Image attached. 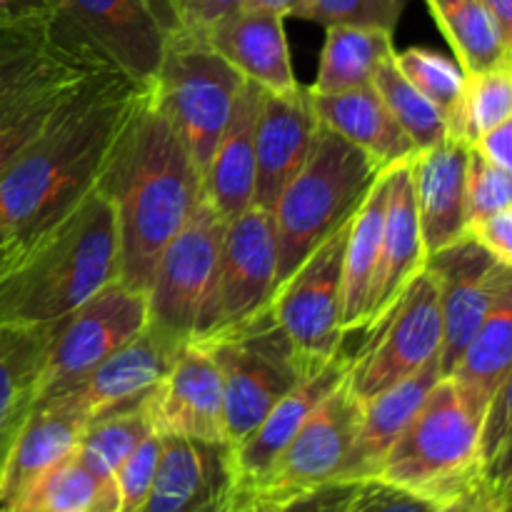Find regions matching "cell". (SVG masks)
Segmentation results:
<instances>
[{
    "instance_id": "cell-10",
    "label": "cell",
    "mask_w": 512,
    "mask_h": 512,
    "mask_svg": "<svg viewBox=\"0 0 512 512\" xmlns=\"http://www.w3.org/2000/svg\"><path fill=\"white\" fill-rule=\"evenodd\" d=\"M363 335V345L350 353L345 378L363 403L413 375L428 360L440 358L443 310L438 280L428 265L395 300L393 308Z\"/></svg>"
},
{
    "instance_id": "cell-15",
    "label": "cell",
    "mask_w": 512,
    "mask_h": 512,
    "mask_svg": "<svg viewBox=\"0 0 512 512\" xmlns=\"http://www.w3.org/2000/svg\"><path fill=\"white\" fill-rule=\"evenodd\" d=\"M60 23L105 63L153 85L168 40L160 0H45Z\"/></svg>"
},
{
    "instance_id": "cell-18",
    "label": "cell",
    "mask_w": 512,
    "mask_h": 512,
    "mask_svg": "<svg viewBox=\"0 0 512 512\" xmlns=\"http://www.w3.org/2000/svg\"><path fill=\"white\" fill-rule=\"evenodd\" d=\"M183 343L188 340L175 338L158 325L148 323L138 338L100 363L83 383L48 400L70 405L75 413L83 415L85 423L108 413L135 408L163 383Z\"/></svg>"
},
{
    "instance_id": "cell-1",
    "label": "cell",
    "mask_w": 512,
    "mask_h": 512,
    "mask_svg": "<svg viewBox=\"0 0 512 512\" xmlns=\"http://www.w3.org/2000/svg\"><path fill=\"white\" fill-rule=\"evenodd\" d=\"M153 85L108 68L90 78L53 123L0 175V220L20 243L68 213L90 190Z\"/></svg>"
},
{
    "instance_id": "cell-25",
    "label": "cell",
    "mask_w": 512,
    "mask_h": 512,
    "mask_svg": "<svg viewBox=\"0 0 512 512\" xmlns=\"http://www.w3.org/2000/svg\"><path fill=\"white\" fill-rule=\"evenodd\" d=\"M85 418L60 400H40L20 430L0 478V510L23 500L50 470L75 455Z\"/></svg>"
},
{
    "instance_id": "cell-46",
    "label": "cell",
    "mask_w": 512,
    "mask_h": 512,
    "mask_svg": "<svg viewBox=\"0 0 512 512\" xmlns=\"http://www.w3.org/2000/svg\"><path fill=\"white\" fill-rule=\"evenodd\" d=\"M468 233L500 263L512 268V208L475 220Z\"/></svg>"
},
{
    "instance_id": "cell-24",
    "label": "cell",
    "mask_w": 512,
    "mask_h": 512,
    "mask_svg": "<svg viewBox=\"0 0 512 512\" xmlns=\"http://www.w3.org/2000/svg\"><path fill=\"white\" fill-rule=\"evenodd\" d=\"M440 378H445L443 365L440 358H433L413 375L365 400L358 435L350 445L338 480H375L388 450L403 435Z\"/></svg>"
},
{
    "instance_id": "cell-32",
    "label": "cell",
    "mask_w": 512,
    "mask_h": 512,
    "mask_svg": "<svg viewBox=\"0 0 512 512\" xmlns=\"http://www.w3.org/2000/svg\"><path fill=\"white\" fill-rule=\"evenodd\" d=\"M395 55L393 33L383 28H325L318 78L310 85L313 95H335L373 83L380 65Z\"/></svg>"
},
{
    "instance_id": "cell-22",
    "label": "cell",
    "mask_w": 512,
    "mask_h": 512,
    "mask_svg": "<svg viewBox=\"0 0 512 512\" xmlns=\"http://www.w3.org/2000/svg\"><path fill=\"white\" fill-rule=\"evenodd\" d=\"M470 145L455 138L428 150H420L410 160L415 205L428 258L468 235L465 218V180H468Z\"/></svg>"
},
{
    "instance_id": "cell-41",
    "label": "cell",
    "mask_w": 512,
    "mask_h": 512,
    "mask_svg": "<svg viewBox=\"0 0 512 512\" xmlns=\"http://www.w3.org/2000/svg\"><path fill=\"white\" fill-rule=\"evenodd\" d=\"M160 453H163V435L153 430L140 440L138 448L120 465L113 478L115 488H118L120 512H138L143 508L150 485H153L155 470H158Z\"/></svg>"
},
{
    "instance_id": "cell-37",
    "label": "cell",
    "mask_w": 512,
    "mask_h": 512,
    "mask_svg": "<svg viewBox=\"0 0 512 512\" xmlns=\"http://www.w3.org/2000/svg\"><path fill=\"white\" fill-rule=\"evenodd\" d=\"M373 88L378 90V95L388 105L400 128L405 130V135L413 140L418 153L448 138V118H445L443 110L400 73L393 58H388L375 70Z\"/></svg>"
},
{
    "instance_id": "cell-19",
    "label": "cell",
    "mask_w": 512,
    "mask_h": 512,
    "mask_svg": "<svg viewBox=\"0 0 512 512\" xmlns=\"http://www.w3.org/2000/svg\"><path fill=\"white\" fill-rule=\"evenodd\" d=\"M318 115L305 85L263 90L255 120V208L273 213L285 185L300 173L313 148Z\"/></svg>"
},
{
    "instance_id": "cell-40",
    "label": "cell",
    "mask_w": 512,
    "mask_h": 512,
    "mask_svg": "<svg viewBox=\"0 0 512 512\" xmlns=\"http://www.w3.org/2000/svg\"><path fill=\"white\" fill-rule=\"evenodd\" d=\"M512 208V173L490 163L485 155L470 148L468 180H465V218L468 228L500 210Z\"/></svg>"
},
{
    "instance_id": "cell-12",
    "label": "cell",
    "mask_w": 512,
    "mask_h": 512,
    "mask_svg": "<svg viewBox=\"0 0 512 512\" xmlns=\"http://www.w3.org/2000/svg\"><path fill=\"white\" fill-rule=\"evenodd\" d=\"M278 290V238L273 213L250 208L235 220H228L220 248L218 273L198 333L190 340L245 325L270 308Z\"/></svg>"
},
{
    "instance_id": "cell-6",
    "label": "cell",
    "mask_w": 512,
    "mask_h": 512,
    "mask_svg": "<svg viewBox=\"0 0 512 512\" xmlns=\"http://www.w3.org/2000/svg\"><path fill=\"white\" fill-rule=\"evenodd\" d=\"M483 415L440 378L385 455L375 480L443 505L483 480Z\"/></svg>"
},
{
    "instance_id": "cell-33",
    "label": "cell",
    "mask_w": 512,
    "mask_h": 512,
    "mask_svg": "<svg viewBox=\"0 0 512 512\" xmlns=\"http://www.w3.org/2000/svg\"><path fill=\"white\" fill-rule=\"evenodd\" d=\"M465 75L512 63L498 23L483 0H425Z\"/></svg>"
},
{
    "instance_id": "cell-29",
    "label": "cell",
    "mask_w": 512,
    "mask_h": 512,
    "mask_svg": "<svg viewBox=\"0 0 512 512\" xmlns=\"http://www.w3.org/2000/svg\"><path fill=\"white\" fill-rule=\"evenodd\" d=\"M50 325H0V478L38 405Z\"/></svg>"
},
{
    "instance_id": "cell-38",
    "label": "cell",
    "mask_w": 512,
    "mask_h": 512,
    "mask_svg": "<svg viewBox=\"0 0 512 512\" xmlns=\"http://www.w3.org/2000/svg\"><path fill=\"white\" fill-rule=\"evenodd\" d=\"M393 63L420 93L428 95L443 110L448 123L455 118L468 80L458 60L430 48H405L395 50Z\"/></svg>"
},
{
    "instance_id": "cell-39",
    "label": "cell",
    "mask_w": 512,
    "mask_h": 512,
    "mask_svg": "<svg viewBox=\"0 0 512 512\" xmlns=\"http://www.w3.org/2000/svg\"><path fill=\"white\" fill-rule=\"evenodd\" d=\"M408 0H303L295 18L313 20L323 28L353 25V28H383L393 33Z\"/></svg>"
},
{
    "instance_id": "cell-17",
    "label": "cell",
    "mask_w": 512,
    "mask_h": 512,
    "mask_svg": "<svg viewBox=\"0 0 512 512\" xmlns=\"http://www.w3.org/2000/svg\"><path fill=\"white\" fill-rule=\"evenodd\" d=\"M240 503L235 450L225 440L163 435L158 470L138 512H233Z\"/></svg>"
},
{
    "instance_id": "cell-53",
    "label": "cell",
    "mask_w": 512,
    "mask_h": 512,
    "mask_svg": "<svg viewBox=\"0 0 512 512\" xmlns=\"http://www.w3.org/2000/svg\"><path fill=\"white\" fill-rule=\"evenodd\" d=\"M233 512H275V508L273 505L263 503V500H245V503H240Z\"/></svg>"
},
{
    "instance_id": "cell-14",
    "label": "cell",
    "mask_w": 512,
    "mask_h": 512,
    "mask_svg": "<svg viewBox=\"0 0 512 512\" xmlns=\"http://www.w3.org/2000/svg\"><path fill=\"white\" fill-rule=\"evenodd\" d=\"M363 418V400L348 380L338 385L293 435L248 500L280 508L288 500L338 480Z\"/></svg>"
},
{
    "instance_id": "cell-3",
    "label": "cell",
    "mask_w": 512,
    "mask_h": 512,
    "mask_svg": "<svg viewBox=\"0 0 512 512\" xmlns=\"http://www.w3.org/2000/svg\"><path fill=\"white\" fill-rule=\"evenodd\" d=\"M120 280L115 210L100 188L20 243L0 273V325H53Z\"/></svg>"
},
{
    "instance_id": "cell-50",
    "label": "cell",
    "mask_w": 512,
    "mask_h": 512,
    "mask_svg": "<svg viewBox=\"0 0 512 512\" xmlns=\"http://www.w3.org/2000/svg\"><path fill=\"white\" fill-rule=\"evenodd\" d=\"M20 250V238L15 235V230L8 223L0 220V273L10 265V260L18 255Z\"/></svg>"
},
{
    "instance_id": "cell-43",
    "label": "cell",
    "mask_w": 512,
    "mask_h": 512,
    "mask_svg": "<svg viewBox=\"0 0 512 512\" xmlns=\"http://www.w3.org/2000/svg\"><path fill=\"white\" fill-rule=\"evenodd\" d=\"M512 445V373L490 400L483 420V460L485 473H493L500 455Z\"/></svg>"
},
{
    "instance_id": "cell-27",
    "label": "cell",
    "mask_w": 512,
    "mask_h": 512,
    "mask_svg": "<svg viewBox=\"0 0 512 512\" xmlns=\"http://www.w3.org/2000/svg\"><path fill=\"white\" fill-rule=\"evenodd\" d=\"M263 88L245 83L203 173V198L235 220L255 205V120Z\"/></svg>"
},
{
    "instance_id": "cell-11",
    "label": "cell",
    "mask_w": 512,
    "mask_h": 512,
    "mask_svg": "<svg viewBox=\"0 0 512 512\" xmlns=\"http://www.w3.org/2000/svg\"><path fill=\"white\" fill-rule=\"evenodd\" d=\"M350 220L295 268L270 303L273 318L310 370H320L345 353L343 260Z\"/></svg>"
},
{
    "instance_id": "cell-35",
    "label": "cell",
    "mask_w": 512,
    "mask_h": 512,
    "mask_svg": "<svg viewBox=\"0 0 512 512\" xmlns=\"http://www.w3.org/2000/svg\"><path fill=\"white\" fill-rule=\"evenodd\" d=\"M150 398V395H148ZM148 398L140 405L118 413H108L85 425L75 458L100 480H113L120 465L140 445L145 435L153 433Z\"/></svg>"
},
{
    "instance_id": "cell-23",
    "label": "cell",
    "mask_w": 512,
    "mask_h": 512,
    "mask_svg": "<svg viewBox=\"0 0 512 512\" xmlns=\"http://www.w3.org/2000/svg\"><path fill=\"white\" fill-rule=\"evenodd\" d=\"M350 355L343 353L330 360L320 370L310 373L300 380L268 415L263 423L255 428V433L235 448V470H238V495L240 500H248L255 485L263 480L270 465L275 463L285 445L293 440L300 425L308 420V415L348 378Z\"/></svg>"
},
{
    "instance_id": "cell-51",
    "label": "cell",
    "mask_w": 512,
    "mask_h": 512,
    "mask_svg": "<svg viewBox=\"0 0 512 512\" xmlns=\"http://www.w3.org/2000/svg\"><path fill=\"white\" fill-rule=\"evenodd\" d=\"M300 3H303V0H248V3H245V8L268 10V13L288 18V15L295 13V8H298Z\"/></svg>"
},
{
    "instance_id": "cell-7",
    "label": "cell",
    "mask_w": 512,
    "mask_h": 512,
    "mask_svg": "<svg viewBox=\"0 0 512 512\" xmlns=\"http://www.w3.org/2000/svg\"><path fill=\"white\" fill-rule=\"evenodd\" d=\"M208 345L223 373L225 393V443L243 445L265 415L295 388L310 370L295 345L265 310L245 325L198 340Z\"/></svg>"
},
{
    "instance_id": "cell-45",
    "label": "cell",
    "mask_w": 512,
    "mask_h": 512,
    "mask_svg": "<svg viewBox=\"0 0 512 512\" xmlns=\"http://www.w3.org/2000/svg\"><path fill=\"white\" fill-rule=\"evenodd\" d=\"M363 483L365 480H333V483L320 485L310 493L288 500L275 508V512H348Z\"/></svg>"
},
{
    "instance_id": "cell-52",
    "label": "cell",
    "mask_w": 512,
    "mask_h": 512,
    "mask_svg": "<svg viewBox=\"0 0 512 512\" xmlns=\"http://www.w3.org/2000/svg\"><path fill=\"white\" fill-rule=\"evenodd\" d=\"M493 483L495 488H498V493L503 495L505 505H508V512H512V463L495 475Z\"/></svg>"
},
{
    "instance_id": "cell-4",
    "label": "cell",
    "mask_w": 512,
    "mask_h": 512,
    "mask_svg": "<svg viewBox=\"0 0 512 512\" xmlns=\"http://www.w3.org/2000/svg\"><path fill=\"white\" fill-rule=\"evenodd\" d=\"M108 68L45 0L0 10V175Z\"/></svg>"
},
{
    "instance_id": "cell-20",
    "label": "cell",
    "mask_w": 512,
    "mask_h": 512,
    "mask_svg": "<svg viewBox=\"0 0 512 512\" xmlns=\"http://www.w3.org/2000/svg\"><path fill=\"white\" fill-rule=\"evenodd\" d=\"M155 433L225 440L223 373L208 345L183 343L173 368L148 398Z\"/></svg>"
},
{
    "instance_id": "cell-30",
    "label": "cell",
    "mask_w": 512,
    "mask_h": 512,
    "mask_svg": "<svg viewBox=\"0 0 512 512\" xmlns=\"http://www.w3.org/2000/svg\"><path fill=\"white\" fill-rule=\"evenodd\" d=\"M512 373V283L500 293L490 313L475 330L453 373L445 375L455 383L465 403L485 418L490 400Z\"/></svg>"
},
{
    "instance_id": "cell-31",
    "label": "cell",
    "mask_w": 512,
    "mask_h": 512,
    "mask_svg": "<svg viewBox=\"0 0 512 512\" xmlns=\"http://www.w3.org/2000/svg\"><path fill=\"white\" fill-rule=\"evenodd\" d=\"M390 168L383 170L370 188L368 198L350 220L348 240H345L343 260V333H363L368 315L370 293H373L375 273L380 260V240H383L385 203H388Z\"/></svg>"
},
{
    "instance_id": "cell-21",
    "label": "cell",
    "mask_w": 512,
    "mask_h": 512,
    "mask_svg": "<svg viewBox=\"0 0 512 512\" xmlns=\"http://www.w3.org/2000/svg\"><path fill=\"white\" fill-rule=\"evenodd\" d=\"M425 265H428V250H425L423 230H420L418 205H415V190L408 160V163L390 168L378 273H375L363 333H368L393 308L395 300L423 273Z\"/></svg>"
},
{
    "instance_id": "cell-44",
    "label": "cell",
    "mask_w": 512,
    "mask_h": 512,
    "mask_svg": "<svg viewBox=\"0 0 512 512\" xmlns=\"http://www.w3.org/2000/svg\"><path fill=\"white\" fill-rule=\"evenodd\" d=\"M440 503L380 480H365L348 512H438Z\"/></svg>"
},
{
    "instance_id": "cell-49",
    "label": "cell",
    "mask_w": 512,
    "mask_h": 512,
    "mask_svg": "<svg viewBox=\"0 0 512 512\" xmlns=\"http://www.w3.org/2000/svg\"><path fill=\"white\" fill-rule=\"evenodd\" d=\"M488 5L490 15L498 23L500 35L505 40V48H508L510 58H512V0H483Z\"/></svg>"
},
{
    "instance_id": "cell-48",
    "label": "cell",
    "mask_w": 512,
    "mask_h": 512,
    "mask_svg": "<svg viewBox=\"0 0 512 512\" xmlns=\"http://www.w3.org/2000/svg\"><path fill=\"white\" fill-rule=\"evenodd\" d=\"M480 155L490 160V163L500 165L503 170L512 173V118L500 123L490 133H485L478 143L473 145Z\"/></svg>"
},
{
    "instance_id": "cell-5",
    "label": "cell",
    "mask_w": 512,
    "mask_h": 512,
    "mask_svg": "<svg viewBox=\"0 0 512 512\" xmlns=\"http://www.w3.org/2000/svg\"><path fill=\"white\" fill-rule=\"evenodd\" d=\"M380 173L383 168L368 153L318 123L308 160L273 208L278 288L330 233L358 213Z\"/></svg>"
},
{
    "instance_id": "cell-9",
    "label": "cell",
    "mask_w": 512,
    "mask_h": 512,
    "mask_svg": "<svg viewBox=\"0 0 512 512\" xmlns=\"http://www.w3.org/2000/svg\"><path fill=\"white\" fill-rule=\"evenodd\" d=\"M150 323L148 293L113 280L83 305L50 325L40 400L83 383L100 363L138 338Z\"/></svg>"
},
{
    "instance_id": "cell-42",
    "label": "cell",
    "mask_w": 512,
    "mask_h": 512,
    "mask_svg": "<svg viewBox=\"0 0 512 512\" xmlns=\"http://www.w3.org/2000/svg\"><path fill=\"white\" fill-rule=\"evenodd\" d=\"M248 0H160L170 30L205 35L215 23L245 8Z\"/></svg>"
},
{
    "instance_id": "cell-16",
    "label": "cell",
    "mask_w": 512,
    "mask_h": 512,
    "mask_svg": "<svg viewBox=\"0 0 512 512\" xmlns=\"http://www.w3.org/2000/svg\"><path fill=\"white\" fill-rule=\"evenodd\" d=\"M428 270L435 275L440 288V310H443L440 365L443 375H450L495 300L512 283V268L495 260L468 233L458 243L430 255Z\"/></svg>"
},
{
    "instance_id": "cell-26",
    "label": "cell",
    "mask_w": 512,
    "mask_h": 512,
    "mask_svg": "<svg viewBox=\"0 0 512 512\" xmlns=\"http://www.w3.org/2000/svg\"><path fill=\"white\" fill-rule=\"evenodd\" d=\"M283 15L258 8H240L203 35L245 80L263 90L298 85L290 63Z\"/></svg>"
},
{
    "instance_id": "cell-8",
    "label": "cell",
    "mask_w": 512,
    "mask_h": 512,
    "mask_svg": "<svg viewBox=\"0 0 512 512\" xmlns=\"http://www.w3.org/2000/svg\"><path fill=\"white\" fill-rule=\"evenodd\" d=\"M248 80L203 38L168 30L153 78V100L205 173Z\"/></svg>"
},
{
    "instance_id": "cell-54",
    "label": "cell",
    "mask_w": 512,
    "mask_h": 512,
    "mask_svg": "<svg viewBox=\"0 0 512 512\" xmlns=\"http://www.w3.org/2000/svg\"><path fill=\"white\" fill-rule=\"evenodd\" d=\"M512 463V445H510V448L508 450H505V453L503 455H500V460H498V463H495V468H493V473H490L488 475V478H495V475H498L500 473V470H503V468H508V465Z\"/></svg>"
},
{
    "instance_id": "cell-2",
    "label": "cell",
    "mask_w": 512,
    "mask_h": 512,
    "mask_svg": "<svg viewBox=\"0 0 512 512\" xmlns=\"http://www.w3.org/2000/svg\"><path fill=\"white\" fill-rule=\"evenodd\" d=\"M98 188L115 210L120 280L148 293L160 253L203 200V173L153 90L115 143Z\"/></svg>"
},
{
    "instance_id": "cell-13",
    "label": "cell",
    "mask_w": 512,
    "mask_h": 512,
    "mask_svg": "<svg viewBox=\"0 0 512 512\" xmlns=\"http://www.w3.org/2000/svg\"><path fill=\"white\" fill-rule=\"evenodd\" d=\"M228 220L200 200L188 223L165 245L148 285L150 323L180 340L198 333L218 273Z\"/></svg>"
},
{
    "instance_id": "cell-28",
    "label": "cell",
    "mask_w": 512,
    "mask_h": 512,
    "mask_svg": "<svg viewBox=\"0 0 512 512\" xmlns=\"http://www.w3.org/2000/svg\"><path fill=\"white\" fill-rule=\"evenodd\" d=\"M318 123L368 153L383 170L418 155L413 140L383 103L373 83L335 95H313Z\"/></svg>"
},
{
    "instance_id": "cell-34",
    "label": "cell",
    "mask_w": 512,
    "mask_h": 512,
    "mask_svg": "<svg viewBox=\"0 0 512 512\" xmlns=\"http://www.w3.org/2000/svg\"><path fill=\"white\" fill-rule=\"evenodd\" d=\"M0 512H120V498L113 480L95 478L70 455L23 500Z\"/></svg>"
},
{
    "instance_id": "cell-36",
    "label": "cell",
    "mask_w": 512,
    "mask_h": 512,
    "mask_svg": "<svg viewBox=\"0 0 512 512\" xmlns=\"http://www.w3.org/2000/svg\"><path fill=\"white\" fill-rule=\"evenodd\" d=\"M508 118H512V63L468 75L458 113L448 123V138L473 148Z\"/></svg>"
},
{
    "instance_id": "cell-47",
    "label": "cell",
    "mask_w": 512,
    "mask_h": 512,
    "mask_svg": "<svg viewBox=\"0 0 512 512\" xmlns=\"http://www.w3.org/2000/svg\"><path fill=\"white\" fill-rule=\"evenodd\" d=\"M438 512H508V505H505L503 495L495 488L493 478L485 475L483 480L470 485L468 490H463L455 498L445 500Z\"/></svg>"
}]
</instances>
